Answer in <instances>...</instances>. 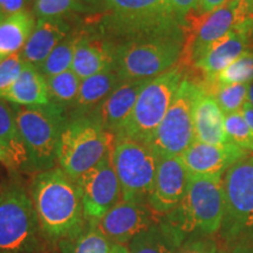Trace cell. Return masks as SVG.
Returning <instances> with one entry per match:
<instances>
[{"instance_id":"obj_20","label":"cell","mask_w":253,"mask_h":253,"mask_svg":"<svg viewBox=\"0 0 253 253\" xmlns=\"http://www.w3.org/2000/svg\"><path fill=\"white\" fill-rule=\"evenodd\" d=\"M69 33L71 26L63 18L38 19L33 32L21 49V56L25 62L39 68Z\"/></svg>"},{"instance_id":"obj_1","label":"cell","mask_w":253,"mask_h":253,"mask_svg":"<svg viewBox=\"0 0 253 253\" xmlns=\"http://www.w3.org/2000/svg\"><path fill=\"white\" fill-rule=\"evenodd\" d=\"M30 196L45 238L59 243L74 236L86 224L77 183L60 168L36 173Z\"/></svg>"},{"instance_id":"obj_35","label":"cell","mask_w":253,"mask_h":253,"mask_svg":"<svg viewBox=\"0 0 253 253\" xmlns=\"http://www.w3.org/2000/svg\"><path fill=\"white\" fill-rule=\"evenodd\" d=\"M175 253H218L217 243L209 236L188 237Z\"/></svg>"},{"instance_id":"obj_11","label":"cell","mask_w":253,"mask_h":253,"mask_svg":"<svg viewBox=\"0 0 253 253\" xmlns=\"http://www.w3.org/2000/svg\"><path fill=\"white\" fill-rule=\"evenodd\" d=\"M240 0H230L210 13L191 14L185 19L184 28L189 27V37L184 40L181 59L195 65L216 41L232 30L239 19Z\"/></svg>"},{"instance_id":"obj_18","label":"cell","mask_w":253,"mask_h":253,"mask_svg":"<svg viewBox=\"0 0 253 253\" xmlns=\"http://www.w3.org/2000/svg\"><path fill=\"white\" fill-rule=\"evenodd\" d=\"M251 42L252 40L248 34L235 24L232 30L216 41L194 65L204 74L203 84L212 81L220 72L248 50Z\"/></svg>"},{"instance_id":"obj_22","label":"cell","mask_w":253,"mask_h":253,"mask_svg":"<svg viewBox=\"0 0 253 253\" xmlns=\"http://www.w3.org/2000/svg\"><path fill=\"white\" fill-rule=\"evenodd\" d=\"M1 99L15 106H43L50 103L46 78L39 69L26 62L18 80L2 95Z\"/></svg>"},{"instance_id":"obj_42","label":"cell","mask_w":253,"mask_h":253,"mask_svg":"<svg viewBox=\"0 0 253 253\" xmlns=\"http://www.w3.org/2000/svg\"><path fill=\"white\" fill-rule=\"evenodd\" d=\"M110 253H128V249L125 245H114Z\"/></svg>"},{"instance_id":"obj_33","label":"cell","mask_w":253,"mask_h":253,"mask_svg":"<svg viewBox=\"0 0 253 253\" xmlns=\"http://www.w3.org/2000/svg\"><path fill=\"white\" fill-rule=\"evenodd\" d=\"M87 6L82 0H34L33 12L38 19L63 18L72 12H84Z\"/></svg>"},{"instance_id":"obj_10","label":"cell","mask_w":253,"mask_h":253,"mask_svg":"<svg viewBox=\"0 0 253 253\" xmlns=\"http://www.w3.org/2000/svg\"><path fill=\"white\" fill-rule=\"evenodd\" d=\"M197 90L198 84L184 77L171 106L148 143L158 158L181 156L195 142L192 109Z\"/></svg>"},{"instance_id":"obj_13","label":"cell","mask_w":253,"mask_h":253,"mask_svg":"<svg viewBox=\"0 0 253 253\" xmlns=\"http://www.w3.org/2000/svg\"><path fill=\"white\" fill-rule=\"evenodd\" d=\"M223 188L224 221L235 232L253 231V156H246L226 170Z\"/></svg>"},{"instance_id":"obj_21","label":"cell","mask_w":253,"mask_h":253,"mask_svg":"<svg viewBox=\"0 0 253 253\" xmlns=\"http://www.w3.org/2000/svg\"><path fill=\"white\" fill-rule=\"evenodd\" d=\"M82 33V32H81ZM114 43L106 38L81 34L75 48L72 71L80 80L113 67Z\"/></svg>"},{"instance_id":"obj_17","label":"cell","mask_w":253,"mask_h":253,"mask_svg":"<svg viewBox=\"0 0 253 253\" xmlns=\"http://www.w3.org/2000/svg\"><path fill=\"white\" fill-rule=\"evenodd\" d=\"M149 80L121 81L106 100L88 115L93 116L104 130L115 132L130 115L140 93Z\"/></svg>"},{"instance_id":"obj_30","label":"cell","mask_w":253,"mask_h":253,"mask_svg":"<svg viewBox=\"0 0 253 253\" xmlns=\"http://www.w3.org/2000/svg\"><path fill=\"white\" fill-rule=\"evenodd\" d=\"M50 102L62 107L73 106L77 100L81 80L72 69L46 78Z\"/></svg>"},{"instance_id":"obj_6","label":"cell","mask_w":253,"mask_h":253,"mask_svg":"<svg viewBox=\"0 0 253 253\" xmlns=\"http://www.w3.org/2000/svg\"><path fill=\"white\" fill-rule=\"evenodd\" d=\"M19 132L27 151V171L53 169L58 161V145L67 122L66 108L50 102L43 106H13Z\"/></svg>"},{"instance_id":"obj_27","label":"cell","mask_w":253,"mask_h":253,"mask_svg":"<svg viewBox=\"0 0 253 253\" xmlns=\"http://www.w3.org/2000/svg\"><path fill=\"white\" fill-rule=\"evenodd\" d=\"M58 246L60 253H110L114 244L94 223L86 221L78 233L60 240Z\"/></svg>"},{"instance_id":"obj_44","label":"cell","mask_w":253,"mask_h":253,"mask_svg":"<svg viewBox=\"0 0 253 253\" xmlns=\"http://www.w3.org/2000/svg\"><path fill=\"white\" fill-rule=\"evenodd\" d=\"M6 17H5V15L4 14H1V13H0V23H1V21L2 20H4V19H5Z\"/></svg>"},{"instance_id":"obj_7","label":"cell","mask_w":253,"mask_h":253,"mask_svg":"<svg viewBox=\"0 0 253 253\" xmlns=\"http://www.w3.org/2000/svg\"><path fill=\"white\" fill-rule=\"evenodd\" d=\"M184 79L181 66L150 79L138 95L130 115L115 132V138H130L149 143Z\"/></svg>"},{"instance_id":"obj_12","label":"cell","mask_w":253,"mask_h":253,"mask_svg":"<svg viewBox=\"0 0 253 253\" xmlns=\"http://www.w3.org/2000/svg\"><path fill=\"white\" fill-rule=\"evenodd\" d=\"M112 154L113 151L75 181L81 195L84 218L90 223L101 219L122 201L121 185L114 169Z\"/></svg>"},{"instance_id":"obj_38","label":"cell","mask_w":253,"mask_h":253,"mask_svg":"<svg viewBox=\"0 0 253 253\" xmlns=\"http://www.w3.org/2000/svg\"><path fill=\"white\" fill-rule=\"evenodd\" d=\"M229 1L230 0H199V11L202 13H210Z\"/></svg>"},{"instance_id":"obj_29","label":"cell","mask_w":253,"mask_h":253,"mask_svg":"<svg viewBox=\"0 0 253 253\" xmlns=\"http://www.w3.org/2000/svg\"><path fill=\"white\" fill-rule=\"evenodd\" d=\"M81 37V32L69 33L58 46L53 49V52L45 60V62L40 66L39 71L45 78L53 77L60 74L68 69H72L73 60H74L75 48L78 41Z\"/></svg>"},{"instance_id":"obj_28","label":"cell","mask_w":253,"mask_h":253,"mask_svg":"<svg viewBox=\"0 0 253 253\" xmlns=\"http://www.w3.org/2000/svg\"><path fill=\"white\" fill-rule=\"evenodd\" d=\"M250 82H253V52L248 49L223 72H220L212 81L203 84V87L208 93L213 94L219 86Z\"/></svg>"},{"instance_id":"obj_40","label":"cell","mask_w":253,"mask_h":253,"mask_svg":"<svg viewBox=\"0 0 253 253\" xmlns=\"http://www.w3.org/2000/svg\"><path fill=\"white\" fill-rule=\"evenodd\" d=\"M232 253H253V245L242 244L233 250Z\"/></svg>"},{"instance_id":"obj_5","label":"cell","mask_w":253,"mask_h":253,"mask_svg":"<svg viewBox=\"0 0 253 253\" xmlns=\"http://www.w3.org/2000/svg\"><path fill=\"white\" fill-rule=\"evenodd\" d=\"M115 135L90 115H69L60 135L58 166L77 181L113 151Z\"/></svg>"},{"instance_id":"obj_14","label":"cell","mask_w":253,"mask_h":253,"mask_svg":"<svg viewBox=\"0 0 253 253\" xmlns=\"http://www.w3.org/2000/svg\"><path fill=\"white\" fill-rule=\"evenodd\" d=\"M160 219L148 204L121 201L94 224L114 245L126 246Z\"/></svg>"},{"instance_id":"obj_23","label":"cell","mask_w":253,"mask_h":253,"mask_svg":"<svg viewBox=\"0 0 253 253\" xmlns=\"http://www.w3.org/2000/svg\"><path fill=\"white\" fill-rule=\"evenodd\" d=\"M121 82L119 74L109 67L81 81L71 115H87L109 96Z\"/></svg>"},{"instance_id":"obj_26","label":"cell","mask_w":253,"mask_h":253,"mask_svg":"<svg viewBox=\"0 0 253 253\" xmlns=\"http://www.w3.org/2000/svg\"><path fill=\"white\" fill-rule=\"evenodd\" d=\"M182 243L175 232L160 219L132 238L126 249L128 253H175Z\"/></svg>"},{"instance_id":"obj_37","label":"cell","mask_w":253,"mask_h":253,"mask_svg":"<svg viewBox=\"0 0 253 253\" xmlns=\"http://www.w3.org/2000/svg\"><path fill=\"white\" fill-rule=\"evenodd\" d=\"M28 0H0V13L5 17L17 14L19 12L26 9Z\"/></svg>"},{"instance_id":"obj_24","label":"cell","mask_w":253,"mask_h":253,"mask_svg":"<svg viewBox=\"0 0 253 253\" xmlns=\"http://www.w3.org/2000/svg\"><path fill=\"white\" fill-rule=\"evenodd\" d=\"M36 24L34 15L27 9L6 17L0 23V61L21 52Z\"/></svg>"},{"instance_id":"obj_2","label":"cell","mask_w":253,"mask_h":253,"mask_svg":"<svg viewBox=\"0 0 253 253\" xmlns=\"http://www.w3.org/2000/svg\"><path fill=\"white\" fill-rule=\"evenodd\" d=\"M225 217L223 176H189L184 198L161 218L181 242L191 236H210Z\"/></svg>"},{"instance_id":"obj_34","label":"cell","mask_w":253,"mask_h":253,"mask_svg":"<svg viewBox=\"0 0 253 253\" xmlns=\"http://www.w3.org/2000/svg\"><path fill=\"white\" fill-rule=\"evenodd\" d=\"M25 65L26 62L20 52L0 61V97L18 80Z\"/></svg>"},{"instance_id":"obj_32","label":"cell","mask_w":253,"mask_h":253,"mask_svg":"<svg viewBox=\"0 0 253 253\" xmlns=\"http://www.w3.org/2000/svg\"><path fill=\"white\" fill-rule=\"evenodd\" d=\"M224 128L230 143L248 153L253 151V131L246 123L242 113L238 112L225 115Z\"/></svg>"},{"instance_id":"obj_9","label":"cell","mask_w":253,"mask_h":253,"mask_svg":"<svg viewBox=\"0 0 253 253\" xmlns=\"http://www.w3.org/2000/svg\"><path fill=\"white\" fill-rule=\"evenodd\" d=\"M112 161L121 185L122 201L147 204L158 164L150 145L130 138H115Z\"/></svg>"},{"instance_id":"obj_16","label":"cell","mask_w":253,"mask_h":253,"mask_svg":"<svg viewBox=\"0 0 253 253\" xmlns=\"http://www.w3.org/2000/svg\"><path fill=\"white\" fill-rule=\"evenodd\" d=\"M246 156L248 151L232 143L217 145L195 141L179 157L190 176H223Z\"/></svg>"},{"instance_id":"obj_43","label":"cell","mask_w":253,"mask_h":253,"mask_svg":"<svg viewBox=\"0 0 253 253\" xmlns=\"http://www.w3.org/2000/svg\"><path fill=\"white\" fill-rule=\"evenodd\" d=\"M248 102L251 103L253 106V82H251L249 86V93H248Z\"/></svg>"},{"instance_id":"obj_39","label":"cell","mask_w":253,"mask_h":253,"mask_svg":"<svg viewBox=\"0 0 253 253\" xmlns=\"http://www.w3.org/2000/svg\"><path fill=\"white\" fill-rule=\"evenodd\" d=\"M240 113L243 114L246 123H248L250 128H251V130L253 131V106L252 104L246 101L244 106H243L242 109H240Z\"/></svg>"},{"instance_id":"obj_41","label":"cell","mask_w":253,"mask_h":253,"mask_svg":"<svg viewBox=\"0 0 253 253\" xmlns=\"http://www.w3.org/2000/svg\"><path fill=\"white\" fill-rule=\"evenodd\" d=\"M0 162L4 163L5 166H7L8 168H11V163H9V160H8L7 154H6L5 150L2 149L1 145H0Z\"/></svg>"},{"instance_id":"obj_4","label":"cell","mask_w":253,"mask_h":253,"mask_svg":"<svg viewBox=\"0 0 253 253\" xmlns=\"http://www.w3.org/2000/svg\"><path fill=\"white\" fill-rule=\"evenodd\" d=\"M107 9L101 28L112 42L131 38L184 32L167 0H100Z\"/></svg>"},{"instance_id":"obj_31","label":"cell","mask_w":253,"mask_h":253,"mask_svg":"<svg viewBox=\"0 0 253 253\" xmlns=\"http://www.w3.org/2000/svg\"><path fill=\"white\" fill-rule=\"evenodd\" d=\"M250 84H235L219 86L213 91V97L219 104L224 115L238 113L248 101Z\"/></svg>"},{"instance_id":"obj_15","label":"cell","mask_w":253,"mask_h":253,"mask_svg":"<svg viewBox=\"0 0 253 253\" xmlns=\"http://www.w3.org/2000/svg\"><path fill=\"white\" fill-rule=\"evenodd\" d=\"M189 176L179 156L158 158L154 188L147 203L157 217L166 216L181 203L188 189Z\"/></svg>"},{"instance_id":"obj_25","label":"cell","mask_w":253,"mask_h":253,"mask_svg":"<svg viewBox=\"0 0 253 253\" xmlns=\"http://www.w3.org/2000/svg\"><path fill=\"white\" fill-rule=\"evenodd\" d=\"M0 145L7 154L11 168L26 169L27 151L19 132L13 104L0 97Z\"/></svg>"},{"instance_id":"obj_19","label":"cell","mask_w":253,"mask_h":253,"mask_svg":"<svg viewBox=\"0 0 253 253\" xmlns=\"http://www.w3.org/2000/svg\"><path fill=\"white\" fill-rule=\"evenodd\" d=\"M192 119L195 141L217 145L230 143L224 128L225 115L213 95L209 94L201 84H198V90L195 97Z\"/></svg>"},{"instance_id":"obj_36","label":"cell","mask_w":253,"mask_h":253,"mask_svg":"<svg viewBox=\"0 0 253 253\" xmlns=\"http://www.w3.org/2000/svg\"><path fill=\"white\" fill-rule=\"evenodd\" d=\"M167 4L183 26L186 17L199 9V0H167Z\"/></svg>"},{"instance_id":"obj_3","label":"cell","mask_w":253,"mask_h":253,"mask_svg":"<svg viewBox=\"0 0 253 253\" xmlns=\"http://www.w3.org/2000/svg\"><path fill=\"white\" fill-rule=\"evenodd\" d=\"M184 32L150 34L114 43L113 68L121 81L150 80L175 67L184 46Z\"/></svg>"},{"instance_id":"obj_8","label":"cell","mask_w":253,"mask_h":253,"mask_svg":"<svg viewBox=\"0 0 253 253\" xmlns=\"http://www.w3.org/2000/svg\"><path fill=\"white\" fill-rule=\"evenodd\" d=\"M41 236L33 202L26 190L19 184L0 190V253H36Z\"/></svg>"}]
</instances>
